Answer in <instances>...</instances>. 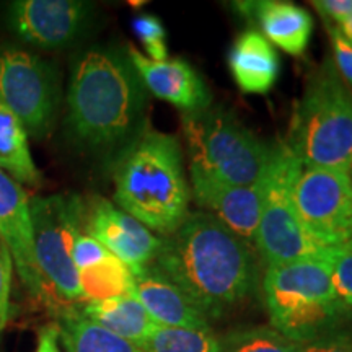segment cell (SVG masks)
Here are the masks:
<instances>
[{"label": "cell", "instance_id": "cell-19", "mask_svg": "<svg viewBox=\"0 0 352 352\" xmlns=\"http://www.w3.org/2000/svg\"><path fill=\"white\" fill-rule=\"evenodd\" d=\"M80 311L83 316L100 324L101 328L108 329L135 346L142 344L158 328L142 303L134 296L85 302L80 307Z\"/></svg>", "mask_w": 352, "mask_h": 352}, {"label": "cell", "instance_id": "cell-10", "mask_svg": "<svg viewBox=\"0 0 352 352\" xmlns=\"http://www.w3.org/2000/svg\"><path fill=\"white\" fill-rule=\"evenodd\" d=\"M303 230L328 250L352 245V176L347 171L303 168L294 188Z\"/></svg>", "mask_w": 352, "mask_h": 352}, {"label": "cell", "instance_id": "cell-20", "mask_svg": "<svg viewBox=\"0 0 352 352\" xmlns=\"http://www.w3.org/2000/svg\"><path fill=\"white\" fill-rule=\"evenodd\" d=\"M54 324L65 352H142L139 346L88 320L77 307L59 311Z\"/></svg>", "mask_w": 352, "mask_h": 352}, {"label": "cell", "instance_id": "cell-1", "mask_svg": "<svg viewBox=\"0 0 352 352\" xmlns=\"http://www.w3.org/2000/svg\"><path fill=\"white\" fill-rule=\"evenodd\" d=\"M65 127L78 147L116 158L147 126V88L127 50L95 46L76 57Z\"/></svg>", "mask_w": 352, "mask_h": 352}, {"label": "cell", "instance_id": "cell-5", "mask_svg": "<svg viewBox=\"0 0 352 352\" xmlns=\"http://www.w3.org/2000/svg\"><path fill=\"white\" fill-rule=\"evenodd\" d=\"M284 144L303 168L349 173L352 160V91L333 59L310 74L294 108Z\"/></svg>", "mask_w": 352, "mask_h": 352}, {"label": "cell", "instance_id": "cell-27", "mask_svg": "<svg viewBox=\"0 0 352 352\" xmlns=\"http://www.w3.org/2000/svg\"><path fill=\"white\" fill-rule=\"evenodd\" d=\"M329 39L333 47V64L336 67L342 80L352 91V46L349 41L342 36L341 30L338 26L328 25Z\"/></svg>", "mask_w": 352, "mask_h": 352}, {"label": "cell", "instance_id": "cell-11", "mask_svg": "<svg viewBox=\"0 0 352 352\" xmlns=\"http://www.w3.org/2000/svg\"><path fill=\"white\" fill-rule=\"evenodd\" d=\"M94 13V3L83 0H15L7 7V21L25 43L52 51L77 43Z\"/></svg>", "mask_w": 352, "mask_h": 352}, {"label": "cell", "instance_id": "cell-17", "mask_svg": "<svg viewBox=\"0 0 352 352\" xmlns=\"http://www.w3.org/2000/svg\"><path fill=\"white\" fill-rule=\"evenodd\" d=\"M235 10L245 20L256 23L263 36L290 56H302L307 51L314 32V20L303 7L277 0L235 2Z\"/></svg>", "mask_w": 352, "mask_h": 352}, {"label": "cell", "instance_id": "cell-15", "mask_svg": "<svg viewBox=\"0 0 352 352\" xmlns=\"http://www.w3.org/2000/svg\"><path fill=\"white\" fill-rule=\"evenodd\" d=\"M127 54L147 91L153 96L168 101L182 113H196L212 107L208 83L186 60H152L134 46L127 47Z\"/></svg>", "mask_w": 352, "mask_h": 352}, {"label": "cell", "instance_id": "cell-12", "mask_svg": "<svg viewBox=\"0 0 352 352\" xmlns=\"http://www.w3.org/2000/svg\"><path fill=\"white\" fill-rule=\"evenodd\" d=\"M83 232L121 259L132 274L151 266L162 246V239L103 197L83 202Z\"/></svg>", "mask_w": 352, "mask_h": 352}, {"label": "cell", "instance_id": "cell-32", "mask_svg": "<svg viewBox=\"0 0 352 352\" xmlns=\"http://www.w3.org/2000/svg\"><path fill=\"white\" fill-rule=\"evenodd\" d=\"M34 352H63L59 341V331L54 323L46 324L39 329L38 342Z\"/></svg>", "mask_w": 352, "mask_h": 352}, {"label": "cell", "instance_id": "cell-28", "mask_svg": "<svg viewBox=\"0 0 352 352\" xmlns=\"http://www.w3.org/2000/svg\"><path fill=\"white\" fill-rule=\"evenodd\" d=\"M108 254V250L85 232H82L80 235L77 236L76 243H74L72 259L77 271L87 270V267L94 266V264L100 263L101 259L107 258Z\"/></svg>", "mask_w": 352, "mask_h": 352}, {"label": "cell", "instance_id": "cell-8", "mask_svg": "<svg viewBox=\"0 0 352 352\" xmlns=\"http://www.w3.org/2000/svg\"><path fill=\"white\" fill-rule=\"evenodd\" d=\"M303 170L284 140L272 145V157L266 171V195L254 246L267 267L300 259L329 256L328 250L307 235L294 206V188Z\"/></svg>", "mask_w": 352, "mask_h": 352}, {"label": "cell", "instance_id": "cell-29", "mask_svg": "<svg viewBox=\"0 0 352 352\" xmlns=\"http://www.w3.org/2000/svg\"><path fill=\"white\" fill-rule=\"evenodd\" d=\"M13 259L7 245L0 240V331L6 328L10 316V292H12Z\"/></svg>", "mask_w": 352, "mask_h": 352}, {"label": "cell", "instance_id": "cell-33", "mask_svg": "<svg viewBox=\"0 0 352 352\" xmlns=\"http://www.w3.org/2000/svg\"><path fill=\"white\" fill-rule=\"evenodd\" d=\"M340 30H341L342 36H344L347 41H349L351 46H352V13H351L349 19H347L344 23L340 26Z\"/></svg>", "mask_w": 352, "mask_h": 352}, {"label": "cell", "instance_id": "cell-34", "mask_svg": "<svg viewBox=\"0 0 352 352\" xmlns=\"http://www.w3.org/2000/svg\"><path fill=\"white\" fill-rule=\"evenodd\" d=\"M349 175L352 176V160H351V166H349Z\"/></svg>", "mask_w": 352, "mask_h": 352}, {"label": "cell", "instance_id": "cell-2", "mask_svg": "<svg viewBox=\"0 0 352 352\" xmlns=\"http://www.w3.org/2000/svg\"><path fill=\"white\" fill-rule=\"evenodd\" d=\"M152 264L209 320L243 302L256 285L252 246L208 212H188L162 239Z\"/></svg>", "mask_w": 352, "mask_h": 352}, {"label": "cell", "instance_id": "cell-30", "mask_svg": "<svg viewBox=\"0 0 352 352\" xmlns=\"http://www.w3.org/2000/svg\"><path fill=\"white\" fill-rule=\"evenodd\" d=\"M311 6L316 8L327 25L340 26L349 19L352 13V0H315Z\"/></svg>", "mask_w": 352, "mask_h": 352}, {"label": "cell", "instance_id": "cell-14", "mask_svg": "<svg viewBox=\"0 0 352 352\" xmlns=\"http://www.w3.org/2000/svg\"><path fill=\"white\" fill-rule=\"evenodd\" d=\"M191 184L192 197L199 208L219 219L246 243H254L266 195V175L252 186H232L199 175H191Z\"/></svg>", "mask_w": 352, "mask_h": 352}, {"label": "cell", "instance_id": "cell-26", "mask_svg": "<svg viewBox=\"0 0 352 352\" xmlns=\"http://www.w3.org/2000/svg\"><path fill=\"white\" fill-rule=\"evenodd\" d=\"M333 284L338 296L352 308V245L338 250L331 259Z\"/></svg>", "mask_w": 352, "mask_h": 352}, {"label": "cell", "instance_id": "cell-23", "mask_svg": "<svg viewBox=\"0 0 352 352\" xmlns=\"http://www.w3.org/2000/svg\"><path fill=\"white\" fill-rule=\"evenodd\" d=\"M139 347L142 352H219L220 341L210 328L158 327Z\"/></svg>", "mask_w": 352, "mask_h": 352}, {"label": "cell", "instance_id": "cell-22", "mask_svg": "<svg viewBox=\"0 0 352 352\" xmlns=\"http://www.w3.org/2000/svg\"><path fill=\"white\" fill-rule=\"evenodd\" d=\"M78 283L83 303L132 296L134 292V274L111 253L94 266L78 271Z\"/></svg>", "mask_w": 352, "mask_h": 352}, {"label": "cell", "instance_id": "cell-21", "mask_svg": "<svg viewBox=\"0 0 352 352\" xmlns=\"http://www.w3.org/2000/svg\"><path fill=\"white\" fill-rule=\"evenodd\" d=\"M0 168L16 183L38 186L41 173L30 152L28 134L19 118L0 101Z\"/></svg>", "mask_w": 352, "mask_h": 352}, {"label": "cell", "instance_id": "cell-7", "mask_svg": "<svg viewBox=\"0 0 352 352\" xmlns=\"http://www.w3.org/2000/svg\"><path fill=\"white\" fill-rule=\"evenodd\" d=\"M30 217L44 305L59 314L83 302L72 259L74 243L83 232V202L72 195L34 196Z\"/></svg>", "mask_w": 352, "mask_h": 352}, {"label": "cell", "instance_id": "cell-16", "mask_svg": "<svg viewBox=\"0 0 352 352\" xmlns=\"http://www.w3.org/2000/svg\"><path fill=\"white\" fill-rule=\"evenodd\" d=\"M158 327L210 328L209 318L192 303L178 285L162 274L153 264L134 274L132 292Z\"/></svg>", "mask_w": 352, "mask_h": 352}, {"label": "cell", "instance_id": "cell-3", "mask_svg": "<svg viewBox=\"0 0 352 352\" xmlns=\"http://www.w3.org/2000/svg\"><path fill=\"white\" fill-rule=\"evenodd\" d=\"M114 202L148 230L170 235L188 215L191 189L179 140L145 126L113 168Z\"/></svg>", "mask_w": 352, "mask_h": 352}, {"label": "cell", "instance_id": "cell-4", "mask_svg": "<svg viewBox=\"0 0 352 352\" xmlns=\"http://www.w3.org/2000/svg\"><path fill=\"white\" fill-rule=\"evenodd\" d=\"M334 253L267 267L264 274L263 296L271 328L297 344L341 331L351 318L352 308L333 284Z\"/></svg>", "mask_w": 352, "mask_h": 352}, {"label": "cell", "instance_id": "cell-6", "mask_svg": "<svg viewBox=\"0 0 352 352\" xmlns=\"http://www.w3.org/2000/svg\"><path fill=\"white\" fill-rule=\"evenodd\" d=\"M189 175L232 186H252L266 175L272 145L259 139L232 111L209 107L183 113Z\"/></svg>", "mask_w": 352, "mask_h": 352}, {"label": "cell", "instance_id": "cell-9", "mask_svg": "<svg viewBox=\"0 0 352 352\" xmlns=\"http://www.w3.org/2000/svg\"><path fill=\"white\" fill-rule=\"evenodd\" d=\"M0 101L19 118L26 134H50L60 107L54 64L23 47L0 46Z\"/></svg>", "mask_w": 352, "mask_h": 352}, {"label": "cell", "instance_id": "cell-24", "mask_svg": "<svg viewBox=\"0 0 352 352\" xmlns=\"http://www.w3.org/2000/svg\"><path fill=\"white\" fill-rule=\"evenodd\" d=\"M219 341V352H302V344L287 340L271 327L233 329Z\"/></svg>", "mask_w": 352, "mask_h": 352}, {"label": "cell", "instance_id": "cell-31", "mask_svg": "<svg viewBox=\"0 0 352 352\" xmlns=\"http://www.w3.org/2000/svg\"><path fill=\"white\" fill-rule=\"evenodd\" d=\"M302 352H352V334L336 331L302 346Z\"/></svg>", "mask_w": 352, "mask_h": 352}, {"label": "cell", "instance_id": "cell-13", "mask_svg": "<svg viewBox=\"0 0 352 352\" xmlns=\"http://www.w3.org/2000/svg\"><path fill=\"white\" fill-rule=\"evenodd\" d=\"M0 240L12 254L13 267L30 296L44 303L43 284L34 259L30 197L10 175L0 168Z\"/></svg>", "mask_w": 352, "mask_h": 352}, {"label": "cell", "instance_id": "cell-18", "mask_svg": "<svg viewBox=\"0 0 352 352\" xmlns=\"http://www.w3.org/2000/svg\"><path fill=\"white\" fill-rule=\"evenodd\" d=\"M228 67L245 94L264 95L279 77L280 59L274 46L256 30L241 33L228 52Z\"/></svg>", "mask_w": 352, "mask_h": 352}, {"label": "cell", "instance_id": "cell-25", "mask_svg": "<svg viewBox=\"0 0 352 352\" xmlns=\"http://www.w3.org/2000/svg\"><path fill=\"white\" fill-rule=\"evenodd\" d=\"M132 28L144 44L148 59L165 60L168 59L166 47V32L160 19L153 15H139L132 21Z\"/></svg>", "mask_w": 352, "mask_h": 352}]
</instances>
